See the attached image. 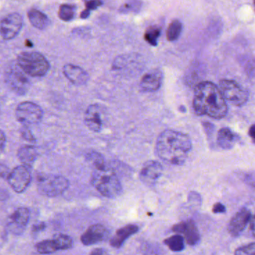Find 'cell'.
I'll list each match as a JSON object with an SVG mask.
<instances>
[{"instance_id": "e575fe53", "label": "cell", "mask_w": 255, "mask_h": 255, "mask_svg": "<svg viewBox=\"0 0 255 255\" xmlns=\"http://www.w3.org/2000/svg\"><path fill=\"white\" fill-rule=\"evenodd\" d=\"M103 4V2L101 1H88L85 2L87 9L90 10H96V9L98 8Z\"/></svg>"}, {"instance_id": "d6986e66", "label": "cell", "mask_w": 255, "mask_h": 255, "mask_svg": "<svg viewBox=\"0 0 255 255\" xmlns=\"http://www.w3.org/2000/svg\"><path fill=\"white\" fill-rule=\"evenodd\" d=\"M138 231H139V228L135 225H127L121 228L111 240V246L115 248H121L128 238L137 233Z\"/></svg>"}, {"instance_id": "4fadbf2b", "label": "cell", "mask_w": 255, "mask_h": 255, "mask_svg": "<svg viewBox=\"0 0 255 255\" xmlns=\"http://www.w3.org/2000/svg\"><path fill=\"white\" fill-rule=\"evenodd\" d=\"M250 210L244 208L240 210L231 220L228 226V231L232 237H238L245 230L252 220Z\"/></svg>"}, {"instance_id": "836d02e7", "label": "cell", "mask_w": 255, "mask_h": 255, "mask_svg": "<svg viewBox=\"0 0 255 255\" xmlns=\"http://www.w3.org/2000/svg\"><path fill=\"white\" fill-rule=\"evenodd\" d=\"M213 213L214 214H225L226 212V208L224 205L220 203V202H217L213 207L212 209Z\"/></svg>"}, {"instance_id": "9c48e42d", "label": "cell", "mask_w": 255, "mask_h": 255, "mask_svg": "<svg viewBox=\"0 0 255 255\" xmlns=\"http://www.w3.org/2000/svg\"><path fill=\"white\" fill-rule=\"evenodd\" d=\"M107 113L104 106L98 103L88 106L85 112V123L88 128L93 132H100L106 123Z\"/></svg>"}, {"instance_id": "ee69618b", "label": "cell", "mask_w": 255, "mask_h": 255, "mask_svg": "<svg viewBox=\"0 0 255 255\" xmlns=\"http://www.w3.org/2000/svg\"><path fill=\"white\" fill-rule=\"evenodd\" d=\"M254 3H255V2H254Z\"/></svg>"}, {"instance_id": "7a4b0ae2", "label": "cell", "mask_w": 255, "mask_h": 255, "mask_svg": "<svg viewBox=\"0 0 255 255\" xmlns=\"http://www.w3.org/2000/svg\"><path fill=\"white\" fill-rule=\"evenodd\" d=\"M191 150L190 138L185 133L177 130H166L162 132L156 143V151L159 158L174 166L184 164Z\"/></svg>"}, {"instance_id": "d4e9b609", "label": "cell", "mask_w": 255, "mask_h": 255, "mask_svg": "<svg viewBox=\"0 0 255 255\" xmlns=\"http://www.w3.org/2000/svg\"><path fill=\"white\" fill-rule=\"evenodd\" d=\"M76 14V6L70 4H63L60 6L58 16L61 20L68 22L74 18Z\"/></svg>"}, {"instance_id": "6da1fadb", "label": "cell", "mask_w": 255, "mask_h": 255, "mask_svg": "<svg viewBox=\"0 0 255 255\" xmlns=\"http://www.w3.org/2000/svg\"><path fill=\"white\" fill-rule=\"evenodd\" d=\"M193 106L198 115H208L214 119L224 118L229 111L220 88L209 81L199 82L196 85Z\"/></svg>"}, {"instance_id": "277c9868", "label": "cell", "mask_w": 255, "mask_h": 255, "mask_svg": "<svg viewBox=\"0 0 255 255\" xmlns=\"http://www.w3.org/2000/svg\"><path fill=\"white\" fill-rule=\"evenodd\" d=\"M19 68L28 76H43L50 68V64L43 54L38 52H21L17 57Z\"/></svg>"}, {"instance_id": "5bb4252c", "label": "cell", "mask_w": 255, "mask_h": 255, "mask_svg": "<svg viewBox=\"0 0 255 255\" xmlns=\"http://www.w3.org/2000/svg\"><path fill=\"white\" fill-rule=\"evenodd\" d=\"M109 236V232L104 226L96 224L88 228L81 237V241L85 246H92L106 241Z\"/></svg>"}, {"instance_id": "484cf974", "label": "cell", "mask_w": 255, "mask_h": 255, "mask_svg": "<svg viewBox=\"0 0 255 255\" xmlns=\"http://www.w3.org/2000/svg\"><path fill=\"white\" fill-rule=\"evenodd\" d=\"M160 32L161 30L158 26H155V25L149 26L145 30L144 39L151 46H156L157 45V40L160 37Z\"/></svg>"}, {"instance_id": "8d00e7d4", "label": "cell", "mask_w": 255, "mask_h": 255, "mask_svg": "<svg viewBox=\"0 0 255 255\" xmlns=\"http://www.w3.org/2000/svg\"><path fill=\"white\" fill-rule=\"evenodd\" d=\"M6 146V136L4 132L0 130V154H2Z\"/></svg>"}, {"instance_id": "4dcf8cb0", "label": "cell", "mask_w": 255, "mask_h": 255, "mask_svg": "<svg viewBox=\"0 0 255 255\" xmlns=\"http://www.w3.org/2000/svg\"><path fill=\"white\" fill-rule=\"evenodd\" d=\"M141 2L139 1H130V2L126 3L124 5L121 6V13H128L129 11H137L140 7Z\"/></svg>"}, {"instance_id": "9a60e30c", "label": "cell", "mask_w": 255, "mask_h": 255, "mask_svg": "<svg viewBox=\"0 0 255 255\" xmlns=\"http://www.w3.org/2000/svg\"><path fill=\"white\" fill-rule=\"evenodd\" d=\"M163 166L159 162L150 160L144 163L139 172V178L142 182L152 185L163 174Z\"/></svg>"}, {"instance_id": "ac0fdd59", "label": "cell", "mask_w": 255, "mask_h": 255, "mask_svg": "<svg viewBox=\"0 0 255 255\" xmlns=\"http://www.w3.org/2000/svg\"><path fill=\"white\" fill-rule=\"evenodd\" d=\"M63 73L70 82L76 85H85L90 79L88 72L74 64H65L63 67Z\"/></svg>"}, {"instance_id": "7c38bea8", "label": "cell", "mask_w": 255, "mask_h": 255, "mask_svg": "<svg viewBox=\"0 0 255 255\" xmlns=\"http://www.w3.org/2000/svg\"><path fill=\"white\" fill-rule=\"evenodd\" d=\"M172 231L178 235H181L187 244L191 247H194L200 242V234L193 220H188L181 222L173 226Z\"/></svg>"}, {"instance_id": "7bdbcfd3", "label": "cell", "mask_w": 255, "mask_h": 255, "mask_svg": "<svg viewBox=\"0 0 255 255\" xmlns=\"http://www.w3.org/2000/svg\"><path fill=\"white\" fill-rule=\"evenodd\" d=\"M251 230L252 232H253V236L255 238V216L254 218L253 219V220H252Z\"/></svg>"}, {"instance_id": "ab89813d", "label": "cell", "mask_w": 255, "mask_h": 255, "mask_svg": "<svg viewBox=\"0 0 255 255\" xmlns=\"http://www.w3.org/2000/svg\"><path fill=\"white\" fill-rule=\"evenodd\" d=\"M91 255H107L104 250L101 248L95 249L91 252Z\"/></svg>"}, {"instance_id": "f35d334b", "label": "cell", "mask_w": 255, "mask_h": 255, "mask_svg": "<svg viewBox=\"0 0 255 255\" xmlns=\"http://www.w3.org/2000/svg\"><path fill=\"white\" fill-rule=\"evenodd\" d=\"M145 251V255H157V253L156 252V250L153 247H148V246H145V249H143Z\"/></svg>"}, {"instance_id": "f1b7e54d", "label": "cell", "mask_w": 255, "mask_h": 255, "mask_svg": "<svg viewBox=\"0 0 255 255\" xmlns=\"http://www.w3.org/2000/svg\"><path fill=\"white\" fill-rule=\"evenodd\" d=\"M87 159H88V161L91 163L92 166L95 168V170L96 169H102L108 167L103 156L99 153L95 152V151L90 153L87 157Z\"/></svg>"}, {"instance_id": "f546056e", "label": "cell", "mask_w": 255, "mask_h": 255, "mask_svg": "<svg viewBox=\"0 0 255 255\" xmlns=\"http://www.w3.org/2000/svg\"><path fill=\"white\" fill-rule=\"evenodd\" d=\"M235 255H255V243L240 247L235 251Z\"/></svg>"}, {"instance_id": "44dd1931", "label": "cell", "mask_w": 255, "mask_h": 255, "mask_svg": "<svg viewBox=\"0 0 255 255\" xmlns=\"http://www.w3.org/2000/svg\"><path fill=\"white\" fill-rule=\"evenodd\" d=\"M236 141V135L230 129L224 127L218 132L217 143H218L219 146L223 149H232Z\"/></svg>"}, {"instance_id": "d6a6232c", "label": "cell", "mask_w": 255, "mask_h": 255, "mask_svg": "<svg viewBox=\"0 0 255 255\" xmlns=\"http://www.w3.org/2000/svg\"><path fill=\"white\" fill-rule=\"evenodd\" d=\"M244 181L246 184L255 190V172H249L244 175Z\"/></svg>"}, {"instance_id": "d590c367", "label": "cell", "mask_w": 255, "mask_h": 255, "mask_svg": "<svg viewBox=\"0 0 255 255\" xmlns=\"http://www.w3.org/2000/svg\"><path fill=\"white\" fill-rule=\"evenodd\" d=\"M10 172L7 166L2 164V163H0V178H4V179L6 178L7 179Z\"/></svg>"}, {"instance_id": "8992f818", "label": "cell", "mask_w": 255, "mask_h": 255, "mask_svg": "<svg viewBox=\"0 0 255 255\" xmlns=\"http://www.w3.org/2000/svg\"><path fill=\"white\" fill-rule=\"evenodd\" d=\"M218 87L225 100L230 102L234 106H242L248 101V91L235 81L222 79Z\"/></svg>"}, {"instance_id": "30bf717a", "label": "cell", "mask_w": 255, "mask_h": 255, "mask_svg": "<svg viewBox=\"0 0 255 255\" xmlns=\"http://www.w3.org/2000/svg\"><path fill=\"white\" fill-rule=\"evenodd\" d=\"M22 25L23 20L19 13H9L0 22V35L4 40H12L19 34Z\"/></svg>"}, {"instance_id": "603a6c76", "label": "cell", "mask_w": 255, "mask_h": 255, "mask_svg": "<svg viewBox=\"0 0 255 255\" xmlns=\"http://www.w3.org/2000/svg\"><path fill=\"white\" fill-rule=\"evenodd\" d=\"M164 244L174 253H180L185 247L184 239L181 235H175L165 240Z\"/></svg>"}, {"instance_id": "b9f144b4", "label": "cell", "mask_w": 255, "mask_h": 255, "mask_svg": "<svg viewBox=\"0 0 255 255\" xmlns=\"http://www.w3.org/2000/svg\"><path fill=\"white\" fill-rule=\"evenodd\" d=\"M90 14H91V10H88V9H85V10H82V13H81V17L82 19H87V18L89 17Z\"/></svg>"}, {"instance_id": "52a82bcc", "label": "cell", "mask_w": 255, "mask_h": 255, "mask_svg": "<svg viewBox=\"0 0 255 255\" xmlns=\"http://www.w3.org/2000/svg\"><path fill=\"white\" fill-rule=\"evenodd\" d=\"M16 119L25 126L38 124L41 121L43 112L41 107L32 102L25 101L16 106Z\"/></svg>"}, {"instance_id": "83f0119b", "label": "cell", "mask_w": 255, "mask_h": 255, "mask_svg": "<svg viewBox=\"0 0 255 255\" xmlns=\"http://www.w3.org/2000/svg\"><path fill=\"white\" fill-rule=\"evenodd\" d=\"M58 250H70L73 247V242L70 236L65 235H57L52 238Z\"/></svg>"}, {"instance_id": "7402d4cb", "label": "cell", "mask_w": 255, "mask_h": 255, "mask_svg": "<svg viewBox=\"0 0 255 255\" xmlns=\"http://www.w3.org/2000/svg\"><path fill=\"white\" fill-rule=\"evenodd\" d=\"M28 17L31 25L38 29H44L49 24L48 16L37 9H30L28 12Z\"/></svg>"}, {"instance_id": "e0dca14e", "label": "cell", "mask_w": 255, "mask_h": 255, "mask_svg": "<svg viewBox=\"0 0 255 255\" xmlns=\"http://www.w3.org/2000/svg\"><path fill=\"white\" fill-rule=\"evenodd\" d=\"M163 73L159 69H153L147 72L141 79L139 87L145 92L157 91L163 82Z\"/></svg>"}, {"instance_id": "74e56055", "label": "cell", "mask_w": 255, "mask_h": 255, "mask_svg": "<svg viewBox=\"0 0 255 255\" xmlns=\"http://www.w3.org/2000/svg\"><path fill=\"white\" fill-rule=\"evenodd\" d=\"M46 228V225L43 223H36L33 226L32 232L34 233H37V232H41V231L44 230Z\"/></svg>"}, {"instance_id": "5b68a950", "label": "cell", "mask_w": 255, "mask_h": 255, "mask_svg": "<svg viewBox=\"0 0 255 255\" xmlns=\"http://www.w3.org/2000/svg\"><path fill=\"white\" fill-rule=\"evenodd\" d=\"M68 180L61 175H40L37 178V190L42 196L53 198L62 195L69 188Z\"/></svg>"}, {"instance_id": "8fae6325", "label": "cell", "mask_w": 255, "mask_h": 255, "mask_svg": "<svg viewBox=\"0 0 255 255\" xmlns=\"http://www.w3.org/2000/svg\"><path fill=\"white\" fill-rule=\"evenodd\" d=\"M5 82L9 88L18 95H24L28 91L30 82L20 68L10 69L6 73Z\"/></svg>"}, {"instance_id": "1f68e13d", "label": "cell", "mask_w": 255, "mask_h": 255, "mask_svg": "<svg viewBox=\"0 0 255 255\" xmlns=\"http://www.w3.org/2000/svg\"><path fill=\"white\" fill-rule=\"evenodd\" d=\"M20 133L22 137L27 142H32V143L35 142V139L33 136L32 133L26 127H23L21 129Z\"/></svg>"}, {"instance_id": "ffe728a7", "label": "cell", "mask_w": 255, "mask_h": 255, "mask_svg": "<svg viewBox=\"0 0 255 255\" xmlns=\"http://www.w3.org/2000/svg\"><path fill=\"white\" fill-rule=\"evenodd\" d=\"M19 161L23 166L31 168L35 162L37 157V151L33 145H25L19 148L17 153Z\"/></svg>"}, {"instance_id": "3957f363", "label": "cell", "mask_w": 255, "mask_h": 255, "mask_svg": "<svg viewBox=\"0 0 255 255\" xmlns=\"http://www.w3.org/2000/svg\"><path fill=\"white\" fill-rule=\"evenodd\" d=\"M91 184L105 197L115 199L121 196L122 184L113 169L108 167L96 169L91 178Z\"/></svg>"}, {"instance_id": "ba28073f", "label": "cell", "mask_w": 255, "mask_h": 255, "mask_svg": "<svg viewBox=\"0 0 255 255\" xmlns=\"http://www.w3.org/2000/svg\"><path fill=\"white\" fill-rule=\"evenodd\" d=\"M31 168L21 165L16 166L9 174L7 180L9 185L16 193H22L25 191L31 184Z\"/></svg>"}, {"instance_id": "cb8c5ba5", "label": "cell", "mask_w": 255, "mask_h": 255, "mask_svg": "<svg viewBox=\"0 0 255 255\" xmlns=\"http://www.w3.org/2000/svg\"><path fill=\"white\" fill-rule=\"evenodd\" d=\"M182 31V24L178 19L172 21L166 31V38L169 41H175L181 35Z\"/></svg>"}, {"instance_id": "4316f807", "label": "cell", "mask_w": 255, "mask_h": 255, "mask_svg": "<svg viewBox=\"0 0 255 255\" xmlns=\"http://www.w3.org/2000/svg\"><path fill=\"white\" fill-rule=\"evenodd\" d=\"M37 253L41 255H49L58 251L56 245L53 240H46L41 241L36 245Z\"/></svg>"}, {"instance_id": "60d3db41", "label": "cell", "mask_w": 255, "mask_h": 255, "mask_svg": "<svg viewBox=\"0 0 255 255\" xmlns=\"http://www.w3.org/2000/svg\"><path fill=\"white\" fill-rule=\"evenodd\" d=\"M249 135H250V137L252 138L253 142L255 143V124H253V125L251 126V127H250Z\"/></svg>"}, {"instance_id": "2e32d148", "label": "cell", "mask_w": 255, "mask_h": 255, "mask_svg": "<svg viewBox=\"0 0 255 255\" xmlns=\"http://www.w3.org/2000/svg\"><path fill=\"white\" fill-rule=\"evenodd\" d=\"M30 213L27 208H19L10 216L9 228L14 235L22 234L29 222Z\"/></svg>"}]
</instances>
